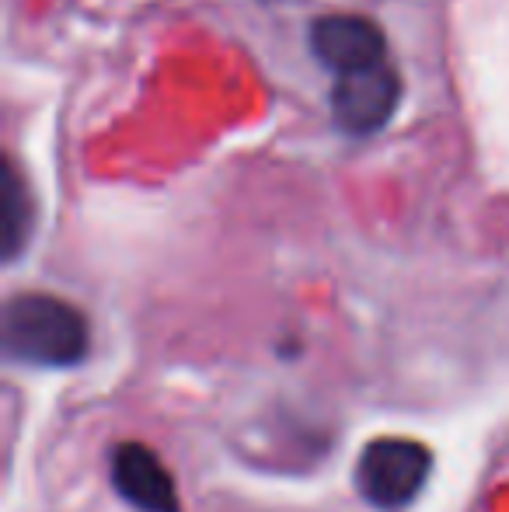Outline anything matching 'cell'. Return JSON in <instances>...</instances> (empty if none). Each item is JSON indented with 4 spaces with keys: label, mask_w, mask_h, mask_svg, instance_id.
<instances>
[{
    "label": "cell",
    "mask_w": 509,
    "mask_h": 512,
    "mask_svg": "<svg viewBox=\"0 0 509 512\" xmlns=\"http://www.w3.org/2000/svg\"><path fill=\"white\" fill-rule=\"evenodd\" d=\"M4 349L18 363L70 370L91 349L88 317L53 293H18L4 307Z\"/></svg>",
    "instance_id": "1"
},
{
    "label": "cell",
    "mask_w": 509,
    "mask_h": 512,
    "mask_svg": "<svg viewBox=\"0 0 509 512\" xmlns=\"http://www.w3.org/2000/svg\"><path fill=\"white\" fill-rule=\"evenodd\" d=\"M433 474V453L419 439L381 436L370 439L356 460V488L374 509L394 512L419 499Z\"/></svg>",
    "instance_id": "2"
},
{
    "label": "cell",
    "mask_w": 509,
    "mask_h": 512,
    "mask_svg": "<svg viewBox=\"0 0 509 512\" xmlns=\"http://www.w3.org/2000/svg\"><path fill=\"white\" fill-rule=\"evenodd\" d=\"M401 102V77L391 63L335 77L332 115L346 133L370 136L384 126Z\"/></svg>",
    "instance_id": "3"
},
{
    "label": "cell",
    "mask_w": 509,
    "mask_h": 512,
    "mask_svg": "<svg viewBox=\"0 0 509 512\" xmlns=\"http://www.w3.org/2000/svg\"><path fill=\"white\" fill-rule=\"evenodd\" d=\"M311 53L335 77L387 63L384 28L360 14H328L311 25Z\"/></svg>",
    "instance_id": "4"
},
{
    "label": "cell",
    "mask_w": 509,
    "mask_h": 512,
    "mask_svg": "<svg viewBox=\"0 0 509 512\" xmlns=\"http://www.w3.org/2000/svg\"><path fill=\"white\" fill-rule=\"evenodd\" d=\"M112 488L140 512H182L175 478L143 443H119L112 450Z\"/></svg>",
    "instance_id": "5"
},
{
    "label": "cell",
    "mask_w": 509,
    "mask_h": 512,
    "mask_svg": "<svg viewBox=\"0 0 509 512\" xmlns=\"http://www.w3.org/2000/svg\"><path fill=\"white\" fill-rule=\"evenodd\" d=\"M0 213H4V255L18 258V251L28 241L32 227V206H28V189L21 182L18 168L11 161L4 164V192H0Z\"/></svg>",
    "instance_id": "6"
}]
</instances>
